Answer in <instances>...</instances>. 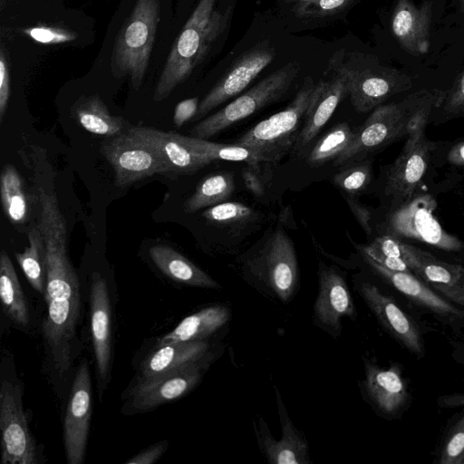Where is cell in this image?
Segmentation results:
<instances>
[{
  "instance_id": "cell-6",
  "label": "cell",
  "mask_w": 464,
  "mask_h": 464,
  "mask_svg": "<svg viewBox=\"0 0 464 464\" xmlns=\"http://www.w3.org/2000/svg\"><path fill=\"white\" fill-rule=\"evenodd\" d=\"M329 68L346 81L352 104L362 113L373 111L414 85L411 75L384 65L371 54L350 53L341 57L336 53L329 62Z\"/></svg>"
},
{
  "instance_id": "cell-34",
  "label": "cell",
  "mask_w": 464,
  "mask_h": 464,
  "mask_svg": "<svg viewBox=\"0 0 464 464\" xmlns=\"http://www.w3.org/2000/svg\"><path fill=\"white\" fill-rule=\"evenodd\" d=\"M0 192L6 218L14 224L24 223L28 216V203L22 179L12 165H5L3 168Z\"/></svg>"
},
{
  "instance_id": "cell-12",
  "label": "cell",
  "mask_w": 464,
  "mask_h": 464,
  "mask_svg": "<svg viewBox=\"0 0 464 464\" xmlns=\"http://www.w3.org/2000/svg\"><path fill=\"white\" fill-rule=\"evenodd\" d=\"M20 384L4 381L0 389L2 464H35L37 448L23 407Z\"/></svg>"
},
{
  "instance_id": "cell-17",
  "label": "cell",
  "mask_w": 464,
  "mask_h": 464,
  "mask_svg": "<svg viewBox=\"0 0 464 464\" xmlns=\"http://www.w3.org/2000/svg\"><path fill=\"white\" fill-rule=\"evenodd\" d=\"M92 415L89 364L82 362L72 382L63 422V443L68 464L83 461Z\"/></svg>"
},
{
  "instance_id": "cell-25",
  "label": "cell",
  "mask_w": 464,
  "mask_h": 464,
  "mask_svg": "<svg viewBox=\"0 0 464 464\" xmlns=\"http://www.w3.org/2000/svg\"><path fill=\"white\" fill-rule=\"evenodd\" d=\"M463 188L464 137L432 140L429 191L437 196Z\"/></svg>"
},
{
  "instance_id": "cell-19",
  "label": "cell",
  "mask_w": 464,
  "mask_h": 464,
  "mask_svg": "<svg viewBox=\"0 0 464 464\" xmlns=\"http://www.w3.org/2000/svg\"><path fill=\"white\" fill-rule=\"evenodd\" d=\"M364 264L377 276L406 296L415 304L432 313L446 322L464 321V310L454 305L428 286L412 273L390 270L362 251H358Z\"/></svg>"
},
{
  "instance_id": "cell-10",
  "label": "cell",
  "mask_w": 464,
  "mask_h": 464,
  "mask_svg": "<svg viewBox=\"0 0 464 464\" xmlns=\"http://www.w3.org/2000/svg\"><path fill=\"white\" fill-rule=\"evenodd\" d=\"M299 69L295 62L277 69L216 113L200 121L190 130L191 136L210 138L277 101L288 91Z\"/></svg>"
},
{
  "instance_id": "cell-39",
  "label": "cell",
  "mask_w": 464,
  "mask_h": 464,
  "mask_svg": "<svg viewBox=\"0 0 464 464\" xmlns=\"http://www.w3.org/2000/svg\"><path fill=\"white\" fill-rule=\"evenodd\" d=\"M372 178V160L368 158L343 166V169L334 175L333 182L345 194L358 196L368 189Z\"/></svg>"
},
{
  "instance_id": "cell-8",
  "label": "cell",
  "mask_w": 464,
  "mask_h": 464,
  "mask_svg": "<svg viewBox=\"0 0 464 464\" xmlns=\"http://www.w3.org/2000/svg\"><path fill=\"white\" fill-rule=\"evenodd\" d=\"M159 0H137L115 42L111 70L115 77L129 76L140 89L147 72L160 22Z\"/></svg>"
},
{
  "instance_id": "cell-51",
  "label": "cell",
  "mask_w": 464,
  "mask_h": 464,
  "mask_svg": "<svg viewBox=\"0 0 464 464\" xmlns=\"http://www.w3.org/2000/svg\"><path fill=\"white\" fill-rule=\"evenodd\" d=\"M459 10L464 13V0H459Z\"/></svg>"
},
{
  "instance_id": "cell-28",
  "label": "cell",
  "mask_w": 464,
  "mask_h": 464,
  "mask_svg": "<svg viewBox=\"0 0 464 464\" xmlns=\"http://www.w3.org/2000/svg\"><path fill=\"white\" fill-rule=\"evenodd\" d=\"M149 255L158 269L176 283L204 289L222 288L218 281L169 246H153Z\"/></svg>"
},
{
  "instance_id": "cell-26",
  "label": "cell",
  "mask_w": 464,
  "mask_h": 464,
  "mask_svg": "<svg viewBox=\"0 0 464 464\" xmlns=\"http://www.w3.org/2000/svg\"><path fill=\"white\" fill-rule=\"evenodd\" d=\"M404 260L411 272L440 294L453 287L464 272V265L442 260L416 245L402 242Z\"/></svg>"
},
{
  "instance_id": "cell-22",
  "label": "cell",
  "mask_w": 464,
  "mask_h": 464,
  "mask_svg": "<svg viewBox=\"0 0 464 464\" xmlns=\"http://www.w3.org/2000/svg\"><path fill=\"white\" fill-rule=\"evenodd\" d=\"M346 94H348L347 83L340 75L334 74L329 80H321L316 82L301 131L292 150L293 154L304 153Z\"/></svg>"
},
{
  "instance_id": "cell-11",
  "label": "cell",
  "mask_w": 464,
  "mask_h": 464,
  "mask_svg": "<svg viewBox=\"0 0 464 464\" xmlns=\"http://www.w3.org/2000/svg\"><path fill=\"white\" fill-rule=\"evenodd\" d=\"M221 348L218 346L204 358L177 370L140 378L130 392V407L137 411H146L185 396L200 382L220 356Z\"/></svg>"
},
{
  "instance_id": "cell-14",
  "label": "cell",
  "mask_w": 464,
  "mask_h": 464,
  "mask_svg": "<svg viewBox=\"0 0 464 464\" xmlns=\"http://www.w3.org/2000/svg\"><path fill=\"white\" fill-rule=\"evenodd\" d=\"M101 151L114 171L115 185L125 188L158 173L169 172L160 156L128 132L116 135Z\"/></svg>"
},
{
  "instance_id": "cell-32",
  "label": "cell",
  "mask_w": 464,
  "mask_h": 464,
  "mask_svg": "<svg viewBox=\"0 0 464 464\" xmlns=\"http://www.w3.org/2000/svg\"><path fill=\"white\" fill-rule=\"evenodd\" d=\"M29 245L15 257L32 287L40 294L46 287V247L39 227H32L28 232Z\"/></svg>"
},
{
  "instance_id": "cell-45",
  "label": "cell",
  "mask_w": 464,
  "mask_h": 464,
  "mask_svg": "<svg viewBox=\"0 0 464 464\" xmlns=\"http://www.w3.org/2000/svg\"><path fill=\"white\" fill-rule=\"evenodd\" d=\"M242 177L246 189L255 197L265 194L266 184L260 174L259 165H246L242 169Z\"/></svg>"
},
{
  "instance_id": "cell-42",
  "label": "cell",
  "mask_w": 464,
  "mask_h": 464,
  "mask_svg": "<svg viewBox=\"0 0 464 464\" xmlns=\"http://www.w3.org/2000/svg\"><path fill=\"white\" fill-rule=\"evenodd\" d=\"M24 33L35 42L44 44H63L76 39L73 32L60 27L35 26L24 29Z\"/></svg>"
},
{
  "instance_id": "cell-49",
  "label": "cell",
  "mask_w": 464,
  "mask_h": 464,
  "mask_svg": "<svg viewBox=\"0 0 464 464\" xmlns=\"http://www.w3.org/2000/svg\"><path fill=\"white\" fill-rule=\"evenodd\" d=\"M438 402L441 407H464V393L444 395L439 399Z\"/></svg>"
},
{
  "instance_id": "cell-21",
  "label": "cell",
  "mask_w": 464,
  "mask_h": 464,
  "mask_svg": "<svg viewBox=\"0 0 464 464\" xmlns=\"http://www.w3.org/2000/svg\"><path fill=\"white\" fill-rule=\"evenodd\" d=\"M127 132L135 140L154 150L169 168V172L191 174L211 163L194 152L183 140V135L144 126L130 127Z\"/></svg>"
},
{
  "instance_id": "cell-3",
  "label": "cell",
  "mask_w": 464,
  "mask_h": 464,
  "mask_svg": "<svg viewBox=\"0 0 464 464\" xmlns=\"http://www.w3.org/2000/svg\"><path fill=\"white\" fill-rule=\"evenodd\" d=\"M242 278L266 299L288 304L296 295L299 269L294 243L281 225L237 259Z\"/></svg>"
},
{
  "instance_id": "cell-30",
  "label": "cell",
  "mask_w": 464,
  "mask_h": 464,
  "mask_svg": "<svg viewBox=\"0 0 464 464\" xmlns=\"http://www.w3.org/2000/svg\"><path fill=\"white\" fill-rule=\"evenodd\" d=\"M0 297L6 315L16 324H29V310L14 265L8 254H0Z\"/></svg>"
},
{
  "instance_id": "cell-43",
  "label": "cell",
  "mask_w": 464,
  "mask_h": 464,
  "mask_svg": "<svg viewBox=\"0 0 464 464\" xmlns=\"http://www.w3.org/2000/svg\"><path fill=\"white\" fill-rule=\"evenodd\" d=\"M350 210L355 217L357 222L360 224L367 237L372 239L373 237L374 230H373V208L365 206L359 200H357L354 196H351L345 194L343 196Z\"/></svg>"
},
{
  "instance_id": "cell-1",
  "label": "cell",
  "mask_w": 464,
  "mask_h": 464,
  "mask_svg": "<svg viewBox=\"0 0 464 464\" xmlns=\"http://www.w3.org/2000/svg\"><path fill=\"white\" fill-rule=\"evenodd\" d=\"M38 227L46 247L47 314L43 322V334L54 369L63 374L72 364L81 312L79 280L69 259L66 221L60 208H44Z\"/></svg>"
},
{
  "instance_id": "cell-16",
  "label": "cell",
  "mask_w": 464,
  "mask_h": 464,
  "mask_svg": "<svg viewBox=\"0 0 464 464\" xmlns=\"http://www.w3.org/2000/svg\"><path fill=\"white\" fill-rule=\"evenodd\" d=\"M279 421L281 440H276L271 435L267 423L262 416L253 422L256 438L260 452L271 464H312L307 440L302 431L293 423L283 401L277 386H273Z\"/></svg>"
},
{
  "instance_id": "cell-5",
  "label": "cell",
  "mask_w": 464,
  "mask_h": 464,
  "mask_svg": "<svg viewBox=\"0 0 464 464\" xmlns=\"http://www.w3.org/2000/svg\"><path fill=\"white\" fill-rule=\"evenodd\" d=\"M436 196L424 192L395 208H373V237L387 235L448 253L463 251L464 242L447 232L436 218Z\"/></svg>"
},
{
  "instance_id": "cell-24",
  "label": "cell",
  "mask_w": 464,
  "mask_h": 464,
  "mask_svg": "<svg viewBox=\"0 0 464 464\" xmlns=\"http://www.w3.org/2000/svg\"><path fill=\"white\" fill-rule=\"evenodd\" d=\"M91 331L97 372L101 381L110 375L111 362V301L105 279L92 274L91 290Z\"/></svg>"
},
{
  "instance_id": "cell-9",
  "label": "cell",
  "mask_w": 464,
  "mask_h": 464,
  "mask_svg": "<svg viewBox=\"0 0 464 464\" xmlns=\"http://www.w3.org/2000/svg\"><path fill=\"white\" fill-rule=\"evenodd\" d=\"M315 84L306 78L284 110L256 123L236 143L248 148L260 163H274L292 151L301 131Z\"/></svg>"
},
{
  "instance_id": "cell-44",
  "label": "cell",
  "mask_w": 464,
  "mask_h": 464,
  "mask_svg": "<svg viewBox=\"0 0 464 464\" xmlns=\"http://www.w3.org/2000/svg\"><path fill=\"white\" fill-rule=\"evenodd\" d=\"M10 97V74L7 59L5 52L0 53V123L7 110Z\"/></svg>"
},
{
  "instance_id": "cell-40",
  "label": "cell",
  "mask_w": 464,
  "mask_h": 464,
  "mask_svg": "<svg viewBox=\"0 0 464 464\" xmlns=\"http://www.w3.org/2000/svg\"><path fill=\"white\" fill-rule=\"evenodd\" d=\"M439 464H464V411L446 434L438 453Z\"/></svg>"
},
{
  "instance_id": "cell-50",
  "label": "cell",
  "mask_w": 464,
  "mask_h": 464,
  "mask_svg": "<svg viewBox=\"0 0 464 464\" xmlns=\"http://www.w3.org/2000/svg\"><path fill=\"white\" fill-rule=\"evenodd\" d=\"M309 1H313V0H285V2H286V3H295V4L304 3V2H309Z\"/></svg>"
},
{
  "instance_id": "cell-36",
  "label": "cell",
  "mask_w": 464,
  "mask_h": 464,
  "mask_svg": "<svg viewBox=\"0 0 464 464\" xmlns=\"http://www.w3.org/2000/svg\"><path fill=\"white\" fill-rule=\"evenodd\" d=\"M202 217L228 232L237 233L256 222L259 215L253 208L243 203L226 201L208 208Z\"/></svg>"
},
{
  "instance_id": "cell-53",
  "label": "cell",
  "mask_w": 464,
  "mask_h": 464,
  "mask_svg": "<svg viewBox=\"0 0 464 464\" xmlns=\"http://www.w3.org/2000/svg\"><path fill=\"white\" fill-rule=\"evenodd\" d=\"M463 193H464V188H463Z\"/></svg>"
},
{
  "instance_id": "cell-4",
  "label": "cell",
  "mask_w": 464,
  "mask_h": 464,
  "mask_svg": "<svg viewBox=\"0 0 464 464\" xmlns=\"http://www.w3.org/2000/svg\"><path fill=\"white\" fill-rule=\"evenodd\" d=\"M217 0H199L175 40L159 78L153 99L161 102L184 82L207 55L227 24L215 9Z\"/></svg>"
},
{
  "instance_id": "cell-20",
  "label": "cell",
  "mask_w": 464,
  "mask_h": 464,
  "mask_svg": "<svg viewBox=\"0 0 464 464\" xmlns=\"http://www.w3.org/2000/svg\"><path fill=\"white\" fill-rule=\"evenodd\" d=\"M364 379L360 382L362 393L381 414L393 416L405 405L409 393L396 366L383 368L375 361L363 359Z\"/></svg>"
},
{
  "instance_id": "cell-47",
  "label": "cell",
  "mask_w": 464,
  "mask_h": 464,
  "mask_svg": "<svg viewBox=\"0 0 464 464\" xmlns=\"http://www.w3.org/2000/svg\"><path fill=\"white\" fill-rule=\"evenodd\" d=\"M167 447L168 441L158 442L129 459L126 464H152L162 456Z\"/></svg>"
},
{
  "instance_id": "cell-15",
  "label": "cell",
  "mask_w": 464,
  "mask_h": 464,
  "mask_svg": "<svg viewBox=\"0 0 464 464\" xmlns=\"http://www.w3.org/2000/svg\"><path fill=\"white\" fill-rule=\"evenodd\" d=\"M356 290L382 327L411 354L424 355V342L415 320L374 284L358 280Z\"/></svg>"
},
{
  "instance_id": "cell-13",
  "label": "cell",
  "mask_w": 464,
  "mask_h": 464,
  "mask_svg": "<svg viewBox=\"0 0 464 464\" xmlns=\"http://www.w3.org/2000/svg\"><path fill=\"white\" fill-rule=\"evenodd\" d=\"M318 293L313 308L315 326L334 339L342 333L344 318L357 317L354 301L344 275L323 262L318 265Z\"/></svg>"
},
{
  "instance_id": "cell-31",
  "label": "cell",
  "mask_w": 464,
  "mask_h": 464,
  "mask_svg": "<svg viewBox=\"0 0 464 464\" xmlns=\"http://www.w3.org/2000/svg\"><path fill=\"white\" fill-rule=\"evenodd\" d=\"M74 115L84 130L96 135L116 136L123 127L122 118L112 116L97 95L89 96L76 103Z\"/></svg>"
},
{
  "instance_id": "cell-18",
  "label": "cell",
  "mask_w": 464,
  "mask_h": 464,
  "mask_svg": "<svg viewBox=\"0 0 464 464\" xmlns=\"http://www.w3.org/2000/svg\"><path fill=\"white\" fill-rule=\"evenodd\" d=\"M275 55V48L267 41L245 53L199 102L196 120L244 91Z\"/></svg>"
},
{
  "instance_id": "cell-29",
  "label": "cell",
  "mask_w": 464,
  "mask_h": 464,
  "mask_svg": "<svg viewBox=\"0 0 464 464\" xmlns=\"http://www.w3.org/2000/svg\"><path fill=\"white\" fill-rule=\"evenodd\" d=\"M217 347L208 340L177 342L159 346L142 363L141 378L153 377L193 363Z\"/></svg>"
},
{
  "instance_id": "cell-7",
  "label": "cell",
  "mask_w": 464,
  "mask_h": 464,
  "mask_svg": "<svg viewBox=\"0 0 464 464\" xmlns=\"http://www.w3.org/2000/svg\"><path fill=\"white\" fill-rule=\"evenodd\" d=\"M428 124L429 119L420 121L406 137L397 158L382 169L377 186L381 207L395 208L430 192L432 140L426 136Z\"/></svg>"
},
{
  "instance_id": "cell-35",
  "label": "cell",
  "mask_w": 464,
  "mask_h": 464,
  "mask_svg": "<svg viewBox=\"0 0 464 464\" xmlns=\"http://www.w3.org/2000/svg\"><path fill=\"white\" fill-rule=\"evenodd\" d=\"M355 135V128L347 122L334 125L313 146L307 155L306 163L310 167H319L334 160L351 144Z\"/></svg>"
},
{
  "instance_id": "cell-33",
  "label": "cell",
  "mask_w": 464,
  "mask_h": 464,
  "mask_svg": "<svg viewBox=\"0 0 464 464\" xmlns=\"http://www.w3.org/2000/svg\"><path fill=\"white\" fill-rule=\"evenodd\" d=\"M235 190L233 175L221 172L206 177L184 204L185 212L191 214L226 202Z\"/></svg>"
},
{
  "instance_id": "cell-52",
  "label": "cell",
  "mask_w": 464,
  "mask_h": 464,
  "mask_svg": "<svg viewBox=\"0 0 464 464\" xmlns=\"http://www.w3.org/2000/svg\"><path fill=\"white\" fill-rule=\"evenodd\" d=\"M460 118H464V110L462 111L461 117H460Z\"/></svg>"
},
{
  "instance_id": "cell-2",
  "label": "cell",
  "mask_w": 464,
  "mask_h": 464,
  "mask_svg": "<svg viewBox=\"0 0 464 464\" xmlns=\"http://www.w3.org/2000/svg\"><path fill=\"white\" fill-rule=\"evenodd\" d=\"M442 92L440 89L421 88L398 102L378 106L361 126L355 127L353 141L334 160V164L343 167L372 158L395 141L407 137L420 121L430 118Z\"/></svg>"
},
{
  "instance_id": "cell-46",
  "label": "cell",
  "mask_w": 464,
  "mask_h": 464,
  "mask_svg": "<svg viewBox=\"0 0 464 464\" xmlns=\"http://www.w3.org/2000/svg\"><path fill=\"white\" fill-rule=\"evenodd\" d=\"M198 105V99L197 97L179 102L174 111L173 121L175 125L179 128L195 117Z\"/></svg>"
},
{
  "instance_id": "cell-27",
  "label": "cell",
  "mask_w": 464,
  "mask_h": 464,
  "mask_svg": "<svg viewBox=\"0 0 464 464\" xmlns=\"http://www.w3.org/2000/svg\"><path fill=\"white\" fill-rule=\"evenodd\" d=\"M232 312L225 304L207 306L185 317L172 331L158 341V346L177 342L208 340L231 320Z\"/></svg>"
},
{
  "instance_id": "cell-37",
  "label": "cell",
  "mask_w": 464,
  "mask_h": 464,
  "mask_svg": "<svg viewBox=\"0 0 464 464\" xmlns=\"http://www.w3.org/2000/svg\"><path fill=\"white\" fill-rule=\"evenodd\" d=\"M185 143L197 154L213 160L243 161L247 165H260L255 154L246 147L240 144H224L183 135Z\"/></svg>"
},
{
  "instance_id": "cell-41",
  "label": "cell",
  "mask_w": 464,
  "mask_h": 464,
  "mask_svg": "<svg viewBox=\"0 0 464 464\" xmlns=\"http://www.w3.org/2000/svg\"><path fill=\"white\" fill-rule=\"evenodd\" d=\"M355 0H313L295 4L293 11L298 17L324 18L337 14Z\"/></svg>"
},
{
  "instance_id": "cell-23",
  "label": "cell",
  "mask_w": 464,
  "mask_h": 464,
  "mask_svg": "<svg viewBox=\"0 0 464 464\" xmlns=\"http://www.w3.org/2000/svg\"><path fill=\"white\" fill-rule=\"evenodd\" d=\"M432 4L416 5L411 0H396L392 16V32L401 48L412 54L429 52Z\"/></svg>"
},
{
  "instance_id": "cell-48",
  "label": "cell",
  "mask_w": 464,
  "mask_h": 464,
  "mask_svg": "<svg viewBox=\"0 0 464 464\" xmlns=\"http://www.w3.org/2000/svg\"><path fill=\"white\" fill-rule=\"evenodd\" d=\"M441 295L454 304L464 307V272L459 282L453 287L442 292Z\"/></svg>"
},
{
  "instance_id": "cell-38",
  "label": "cell",
  "mask_w": 464,
  "mask_h": 464,
  "mask_svg": "<svg viewBox=\"0 0 464 464\" xmlns=\"http://www.w3.org/2000/svg\"><path fill=\"white\" fill-rule=\"evenodd\" d=\"M464 110V71L443 91L440 100L433 106L429 122L440 125L461 117Z\"/></svg>"
}]
</instances>
